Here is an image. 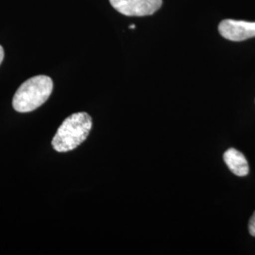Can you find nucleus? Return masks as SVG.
<instances>
[{
	"label": "nucleus",
	"instance_id": "3",
	"mask_svg": "<svg viewBox=\"0 0 255 255\" xmlns=\"http://www.w3.org/2000/svg\"><path fill=\"white\" fill-rule=\"evenodd\" d=\"M113 8L127 16L151 15L161 8L163 0H110Z\"/></svg>",
	"mask_w": 255,
	"mask_h": 255
},
{
	"label": "nucleus",
	"instance_id": "6",
	"mask_svg": "<svg viewBox=\"0 0 255 255\" xmlns=\"http://www.w3.org/2000/svg\"><path fill=\"white\" fill-rule=\"evenodd\" d=\"M249 232L253 237H255V212L249 222Z\"/></svg>",
	"mask_w": 255,
	"mask_h": 255
},
{
	"label": "nucleus",
	"instance_id": "5",
	"mask_svg": "<svg viewBox=\"0 0 255 255\" xmlns=\"http://www.w3.org/2000/svg\"><path fill=\"white\" fill-rule=\"evenodd\" d=\"M225 164L230 170L238 177H244L249 174L250 167L246 157L236 148H229L223 155Z\"/></svg>",
	"mask_w": 255,
	"mask_h": 255
},
{
	"label": "nucleus",
	"instance_id": "7",
	"mask_svg": "<svg viewBox=\"0 0 255 255\" xmlns=\"http://www.w3.org/2000/svg\"><path fill=\"white\" fill-rule=\"evenodd\" d=\"M3 59H4V49L2 46H0V64L2 63Z\"/></svg>",
	"mask_w": 255,
	"mask_h": 255
},
{
	"label": "nucleus",
	"instance_id": "4",
	"mask_svg": "<svg viewBox=\"0 0 255 255\" xmlns=\"http://www.w3.org/2000/svg\"><path fill=\"white\" fill-rule=\"evenodd\" d=\"M219 31L221 36L230 41H244L255 37V22L226 19L219 23Z\"/></svg>",
	"mask_w": 255,
	"mask_h": 255
},
{
	"label": "nucleus",
	"instance_id": "2",
	"mask_svg": "<svg viewBox=\"0 0 255 255\" xmlns=\"http://www.w3.org/2000/svg\"><path fill=\"white\" fill-rule=\"evenodd\" d=\"M53 90L52 80L45 76H35L20 85L12 100V106L19 113L32 112L42 106Z\"/></svg>",
	"mask_w": 255,
	"mask_h": 255
},
{
	"label": "nucleus",
	"instance_id": "8",
	"mask_svg": "<svg viewBox=\"0 0 255 255\" xmlns=\"http://www.w3.org/2000/svg\"><path fill=\"white\" fill-rule=\"evenodd\" d=\"M129 27H130V28H134V27H135V25H130Z\"/></svg>",
	"mask_w": 255,
	"mask_h": 255
},
{
	"label": "nucleus",
	"instance_id": "1",
	"mask_svg": "<svg viewBox=\"0 0 255 255\" xmlns=\"http://www.w3.org/2000/svg\"><path fill=\"white\" fill-rule=\"evenodd\" d=\"M92 126L91 117L88 114H73L58 128L51 143L53 148L58 152L73 150L86 140Z\"/></svg>",
	"mask_w": 255,
	"mask_h": 255
}]
</instances>
